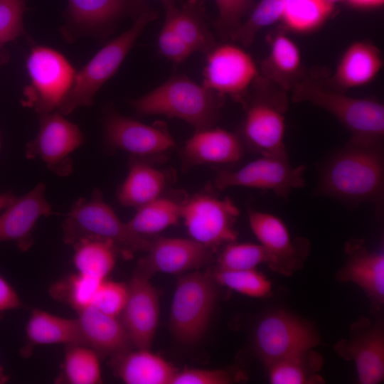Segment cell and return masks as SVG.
Here are the masks:
<instances>
[{
    "label": "cell",
    "mask_w": 384,
    "mask_h": 384,
    "mask_svg": "<svg viewBox=\"0 0 384 384\" xmlns=\"http://www.w3.org/2000/svg\"><path fill=\"white\" fill-rule=\"evenodd\" d=\"M316 192L352 205L372 203L380 216L384 194L383 143L349 139L326 161Z\"/></svg>",
    "instance_id": "6da1fadb"
},
{
    "label": "cell",
    "mask_w": 384,
    "mask_h": 384,
    "mask_svg": "<svg viewBox=\"0 0 384 384\" xmlns=\"http://www.w3.org/2000/svg\"><path fill=\"white\" fill-rule=\"evenodd\" d=\"M290 91L293 102L311 103L334 116L350 132V140L383 142L384 106L380 102L348 96L324 79L307 73Z\"/></svg>",
    "instance_id": "7a4b0ae2"
},
{
    "label": "cell",
    "mask_w": 384,
    "mask_h": 384,
    "mask_svg": "<svg viewBox=\"0 0 384 384\" xmlns=\"http://www.w3.org/2000/svg\"><path fill=\"white\" fill-rule=\"evenodd\" d=\"M223 95L184 74H174L147 94L129 100L137 114L178 118L196 130L212 127L219 119Z\"/></svg>",
    "instance_id": "3957f363"
},
{
    "label": "cell",
    "mask_w": 384,
    "mask_h": 384,
    "mask_svg": "<svg viewBox=\"0 0 384 384\" xmlns=\"http://www.w3.org/2000/svg\"><path fill=\"white\" fill-rule=\"evenodd\" d=\"M287 93L262 75L255 79L244 105L246 113L239 135L244 146L260 155L287 151Z\"/></svg>",
    "instance_id": "277c9868"
},
{
    "label": "cell",
    "mask_w": 384,
    "mask_h": 384,
    "mask_svg": "<svg viewBox=\"0 0 384 384\" xmlns=\"http://www.w3.org/2000/svg\"><path fill=\"white\" fill-rule=\"evenodd\" d=\"M62 228L64 242L72 246L82 239H98L111 241L128 252H146L153 240L132 233L103 201L98 189L90 200L80 198L72 205Z\"/></svg>",
    "instance_id": "5b68a950"
},
{
    "label": "cell",
    "mask_w": 384,
    "mask_h": 384,
    "mask_svg": "<svg viewBox=\"0 0 384 384\" xmlns=\"http://www.w3.org/2000/svg\"><path fill=\"white\" fill-rule=\"evenodd\" d=\"M159 16L149 9L134 21L132 27L100 49L78 72L56 112L65 116L80 107L90 106L100 88L117 72L145 27Z\"/></svg>",
    "instance_id": "8992f818"
},
{
    "label": "cell",
    "mask_w": 384,
    "mask_h": 384,
    "mask_svg": "<svg viewBox=\"0 0 384 384\" xmlns=\"http://www.w3.org/2000/svg\"><path fill=\"white\" fill-rule=\"evenodd\" d=\"M215 283L208 272L193 270L179 277L170 315L171 332L178 341L191 345L206 332L217 298Z\"/></svg>",
    "instance_id": "52a82bcc"
},
{
    "label": "cell",
    "mask_w": 384,
    "mask_h": 384,
    "mask_svg": "<svg viewBox=\"0 0 384 384\" xmlns=\"http://www.w3.org/2000/svg\"><path fill=\"white\" fill-rule=\"evenodd\" d=\"M30 80L23 90V106L39 115L57 110L73 84L76 71L60 52L49 47L36 46L26 61Z\"/></svg>",
    "instance_id": "ba28073f"
},
{
    "label": "cell",
    "mask_w": 384,
    "mask_h": 384,
    "mask_svg": "<svg viewBox=\"0 0 384 384\" xmlns=\"http://www.w3.org/2000/svg\"><path fill=\"white\" fill-rule=\"evenodd\" d=\"M319 342V336L311 324L282 310L265 314L253 335L255 352L265 366L311 349Z\"/></svg>",
    "instance_id": "9c48e42d"
},
{
    "label": "cell",
    "mask_w": 384,
    "mask_h": 384,
    "mask_svg": "<svg viewBox=\"0 0 384 384\" xmlns=\"http://www.w3.org/2000/svg\"><path fill=\"white\" fill-rule=\"evenodd\" d=\"M260 156L238 170L219 171L214 180L215 187L219 190L235 186L270 190L284 199L293 190L304 186L306 167L292 166L287 151Z\"/></svg>",
    "instance_id": "30bf717a"
},
{
    "label": "cell",
    "mask_w": 384,
    "mask_h": 384,
    "mask_svg": "<svg viewBox=\"0 0 384 384\" xmlns=\"http://www.w3.org/2000/svg\"><path fill=\"white\" fill-rule=\"evenodd\" d=\"M239 213L229 198L201 193L184 199L181 218L191 238L213 250L235 242Z\"/></svg>",
    "instance_id": "8fae6325"
},
{
    "label": "cell",
    "mask_w": 384,
    "mask_h": 384,
    "mask_svg": "<svg viewBox=\"0 0 384 384\" xmlns=\"http://www.w3.org/2000/svg\"><path fill=\"white\" fill-rule=\"evenodd\" d=\"M203 85L243 105L258 69L249 53L230 43L217 44L206 54Z\"/></svg>",
    "instance_id": "7c38bea8"
},
{
    "label": "cell",
    "mask_w": 384,
    "mask_h": 384,
    "mask_svg": "<svg viewBox=\"0 0 384 384\" xmlns=\"http://www.w3.org/2000/svg\"><path fill=\"white\" fill-rule=\"evenodd\" d=\"M84 142L80 128L58 112L39 115L36 137L26 147L28 159H40L47 167L60 176L73 170L70 154Z\"/></svg>",
    "instance_id": "4fadbf2b"
},
{
    "label": "cell",
    "mask_w": 384,
    "mask_h": 384,
    "mask_svg": "<svg viewBox=\"0 0 384 384\" xmlns=\"http://www.w3.org/2000/svg\"><path fill=\"white\" fill-rule=\"evenodd\" d=\"M248 220L252 233L267 254V265L272 270L289 276L302 267L309 251L306 240H293L285 223L269 213L250 209Z\"/></svg>",
    "instance_id": "5bb4252c"
},
{
    "label": "cell",
    "mask_w": 384,
    "mask_h": 384,
    "mask_svg": "<svg viewBox=\"0 0 384 384\" xmlns=\"http://www.w3.org/2000/svg\"><path fill=\"white\" fill-rule=\"evenodd\" d=\"M351 336L335 345L343 358L353 361L359 383L377 384L384 378V330L381 321L357 319L351 329Z\"/></svg>",
    "instance_id": "9a60e30c"
},
{
    "label": "cell",
    "mask_w": 384,
    "mask_h": 384,
    "mask_svg": "<svg viewBox=\"0 0 384 384\" xmlns=\"http://www.w3.org/2000/svg\"><path fill=\"white\" fill-rule=\"evenodd\" d=\"M149 9L148 0H68L65 18L78 33L104 38L121 20L134 21Z\"/></svg>",
    "instance_id": "2e32d148"
},
{
    "label": "cell",
    "mask_w": 384,
    "mask_h": 384,
    "mask_svg": "<svg viewBox=\"0 0 384 384\" xmlns=\"http://www.w3.org/2000/svg\"><path fill=\"white\" fill-rule=\"evenodd\" d=\"M147 255L139 260L135 272L149 279L156 273L182 274L213 261V250L191 239L153 238Z\"/></svg>",
    "instance_id": "e0dca14e"
},
{
    "label": "cell",
    "mask_w": 384,
    "mask_h": 384,
    "mask_svg": "<svg viewBox=\"0 0 384 384\" xmlns=\"http://www.w3.org/2000/svg\"><path fill=\"white\" fill-rule=\"evenodd\" d=\"M104 135L110 149H121L137 157L160 155L176 145L164 124L148 125L114 111L105 118Z\"/></svg>",
    "instance_id": "ac0fdd59"
},
{
    "label": "cell",
    "mask_w": 384,
    "mask_h": 384,
    "mask_svg": "<svg viewBox=\"0 0 384 384\" xmlns=\"http://www.w3.org/2000/svg\"><path fill=\"white\" fill-rule=\"evenodd\" d=\"M149 279L134 272L127 284V298L120 314L135 348L150 349L159 324V296Z\"/></svg>",
    "instance_id": "d6986e66"
},
{
    "label": "cell",
    "mask_w": 384,
    "mask_h": 384,
    "mask_svg": "<svg viewBox=\"0 0 384 384\" xmlns=\"http://www.w3.org/2000/svg\"><path fill=\"white\" fill-rule=\"evenodd\" d=\"M46 186L38 183L26 194L16 197L0 215V242L14 241L21 251L33 245V230L38 219L53 213L45 198Z\"/></svg>",
    "instance_id": "ffe728a7"
},
{
    "label": "cell",
    "mask_w": 384,
    "mask_h": 384,
    "mask_svg": "<svg viewBox=\"0 0 384 384\" xmlns=\"http://www.w3.org/2000/svg\"><path fill=\"white\" fill-rule=\"evenodd\" d=\"M346 261L337 273L341 282H353L363 289L380 310L384 303V254L370 251L363 240L352 239L346 245Z\"/></svg>",
    "instance_id": "44dd1931"
},
{
    "label": "cell",
    "mask_w": 384,
    "mask_h": 384,
    "mask_svg": "<svg viewBox=\"0 0 384 384\" xmlns=\"http://www.w3.org/2000/svg\"><path fill=\"white\" fill-rule=\"evenodd\" d=\"M243 154L239 135L213 127L196 130L182 150L185 163L189 166L233 164L239 161Z\"/></svg>",
    "instance_id": "7402d4cb"
},
{
    "label": "cell",
    "mask_w": 384,
    "mask_h": 384,
    "mask_svg": "<svg viewBox=\"0 0 384 384\" xmlns=\"http://www.w3.org/2000/svg\"><path fill=\"white\" fill-rule=\"evenodd\" d=\"M269 53L261 64L262 76L288 92L306 74L300 49L282 27L267 36Z\"/></svg>",
    "instance_id": "603a6c76"
},
{
    "label": "cell",
    "mask_w": 384,
    "mask_h": 384,
    "mask_svg": "<svg viewBox=\"0 0 384 384\" xmlns=\"http://www.w3.org/2000/svg\"><path fill=\"white\" fill-rule=\"evenodd\" d=\"M77 313L84 345L93 349L100 358H111L133 347L117 316L106 314L92 306Z\"/></svg>",
    "instance_id": "cb8c5ba5"
},
{
    "label": "cell",
    "mask_w": 384,
    "mask_h": 384,
    "mask_svg": "<svg viewBox=\"0 0 384 384\" xmlns=\"http://www.w3.org/2000/svg\"><path fill=\"white\" fill-rule=\"evenodd\" d=\"M382 67L378 48L368 41H356L343 53L334 73L326 82L333 88L346 92L371 82Z\"/></svg>",
    "instance_id": "d4e9b609"
},
{
    "label": "cell",
    "mask_w": 384,
    "mask_h": 384,
    "mask_svg": "<svg viewBox=\"0 0 384 384\" xmlns=\"http://www.w3.org/2000/svg\"><path fill=\"white\" fill-rule=\"evenodd\" d=\"M116 376L127 384H171L177 369L150 349L132 348L110 358Z\"/></svg>",
    "instance_id": "484cf974"
},
{
    "label": "cell",
    "mask_w": 384,
    "mask_h": 384,
    "mask_svg": "<svg viewBox=\"0 0 384 384\" xmlns=\"http://www.w3.org/2000/svg\"><path fill=\"white\" fill-rule=\"evenodd\" d=\"M162 4L165 19L193 53L207 54L218 44L208 28L204 0H186L180 8L175 2Z\"/></svg>",
    "instance_id": "4316f807"
},
{
    "label": "cell",
    "mask_w": 384,
    "mask_h": 384,
    "mask_svg": "<svg viewBox=\"0 0 384 384\" xmlns=\"http://www.w3.org/2000/svg\"><path fill=\"white\" fill-rule=\"evenodd\" d=\"M26 346L21 353L30 354L35 346L50 344L84 345L77 319H69L34 309L26 329Z\"/></svg>",
    "instance_id": "83f0119b"
},
{
    "label": "cell",
    "mask_w": 384,
    "mask_h": 384,
    "mask_svg": "<svg viewBox=\"0 0 384 384\" xmlns=\"http://www.w3.org/2000/svg\"><path fill=\"white\" fill-rule=\"evenodd\" d=\"M129 164L128 174L117 196L121 205L138 208L161 196L167 178L164 171L143 159L134 156Z\"/></svg>",
    "instance_id": "f1b7e54d"
},
{
    "label": "cell",
    "mask_w": 384,
    "mask_h": 384,
    "mask_svg": "<svg viewBox=\"0 0 384 384\" xmlns=\"http://www.w3.org/2000/svg\"><path fill=\"white\" fill-rule=\"evenodd\" d=\"M184 199L161 196L138 208L126 224L134 234L151 237L177 223L181 218Z\"/></svg>",
    "instance_id": "f546056e"
},
{
    "label": "cell",
    "mask_w": 384,
    "mask_h": 384,
    "mask_svg": "<svg viewBox=\"0 0 384 384\" xmlns=\"http://www.w3.org/2000/svg\"><path fill=\"white\" fill-rule=\"evenodd\" d=\"M324 363L321 354L313 348L288 356L266 366L269 380L273 384L324 383L317 375Z\"/></svg>",
    "instance_id": "4dcf8cb0"
},
{
    "label": "cell",
    "mask_w": 384,
    "mask_h": 384,
    "mask_svg": "<svg viewBox=\"0 0 384 384\" xmlns=\"http://www.w3.org/2000/svg\"><path fill=\"white\" fill-rule=\"evenodd\" d=\"M73 246V262L77 272L104 280L114 269L118 248L112 242L82 239Z\"/></svg>",
    "instance_id": "1f68e13d"
},
{
    "label": "cell",
    "mask_w": 384,
    "mask_h": 384,
    "mask_svg": "<svg viewBox=\"0 0 384 384\" xmlns=\"http://www.w3.org/2000/svg\"><path fill=\"white\" fill-rule=\"evenodd\" d=\"M60 375L56 381L68 384L102 383L100 356L82 344L66 346Z\"/></svg>",
    "instance_id": "d6a6232c"
},
{
    "label": "cell",
    "mask_w": 384,
    "mask_h": 384,
    "mask_svg": "<svg viewBox=\"0 0 384 384\" xmlns=\"http://www.w3.org/2000/svg\"><path fill=\"white\" fill-rule=\"evenodd\" d=\"M334 7L326 0H284L281 21L287 31L310 33L324 23Z\"/></svg>",
    "instance_id": "836d02e7"
},
{
    "label": "cell",
    "mask_w": 384,
    "mask_h": 384,
    "mask_svg": "<svg viewBox=\"0 0 384 384\" xmlns=\"http://www.w3.org/2000/svg\"><path fill=\"white\" fill-rule=\"evenodd\" d=\"M102 281L76 272L55 282L49 293L55 300L78 312L91 306Z\"/></svg>",
    "instance_id": "e575fe53"
},
{
    "label": "cell",
    "mask_w": 384,
    "mask_h": 384,
    "mask_svg": "<svg viewBox=\"0 0 384 384\" xmlns=\"http://www.w3.org/2000/svg\"><path fill=\"white\" fill-rule=\"evenodd\" d=\"M284 0H261L243 20L231 41L250 46L262 28L281 21Z\"/></svg>",
    "instance_id": "d590c367"
},
{
    "label": "cell",
    "mask_w": 384,
    "mask_h": 384,
    "mask_svg": "<svg viewBox=\"0 0 384 384\" xmlns=\"http://www.w3.org/2000/svg\"><path fill=\"white\" fill-rule=\"evenodd\" d=\"M216 283L252 297H265L272 291L270 280L256 269L229 270L215 267L212 272Z\"/></svg>",
    "instance_id": "8d00e7d4"
},
{
    "label": "cell",
    "mask_w": 384,
    "mask_h": 384,
    "mask_svg": "<svg viewBox=\"0 0 384 384\" xmlns=\"http://www.w3.org/2000/svg\"><path fill=\"white\" fill-rule=\"evenodd\" d=\"M268 262V256L260 244L228 243L217 260V268L229 270L256 269Z\"/></svg>",
    "instance_id": "74e56055"
},
{
    "label": "cell",
    "mask_w": 384,
    "mask_h": 384,
    "mask_svg": "<svg viewBox=\"0 0 384 384\" xmlns=\"http://www.w3.org/2000/svg\"><path fill=\"white\" fill-rule=\"evenodd\" d=\"M218 16L213 21L218 36L223 41L230 40L253 8V0H215Z\"/></svg>",
    "instance_id": "f35d334b"
},
{
    "label": "cell",
    "mask_w": 384,
    "mask_h": 384,
    "mask_svg": "<svg viewBox=\"0 0 384 384\" xmlns=\"http://www.w3.org/2000/svg\"><path fill=\"white\" fill-rule=\"evenodd\" d=\"M127 285L104 279L99 284L91 306L108 315L118 316L127 298Z\"/></svg>",
    "instance_id": "ab89813d"
},
{
    "label": "cell",
    "mask_w": 384,
    "mask_h": 384,
    "mask_svg": "<svg viewBox=\"0 0 384 384\" xmlns=\"http://www.w3.org/2000/svg\"><path fill=\"white\" fill-rule=\"evenodd\" d=\"M24 0H0V46L24 33Z\"/></svg>",
    "instance_id": "60d3db41"
},
{
    "label": "cell",
    "mask_w": 384,
    "mask_h": 384,
    "mask_svg": "<svg viewBox=\"0 0 384 384\" xmlns=\"http://www.w3.org/2000/svg\"><path fill=\"white\" fill-rule=\"evenodd\" d=\"M240 376L229 370L185 368L177 370L171 384H229L238 381Z\"/></svg>",
    "instance_id": "b9f144b4"
},
{
    "label": "cell",
    "mask_w": 384,
    "mask_h": 384,
    "mask_svg": "<svg viewBox=\"0 0 384 384\" xmlns=\"http://www.w3.org/2000/svg\"><path fill=\"white\" fill-rule=\"evenodd\" d=\"M157 45L161 54L174 63L185 61L193 53L166 19L159 32Z\"/></svg>",
    "instance_id": "7bdbcfd3"
},
{
    "label": "cell",
    "mask_w": 384,
    "mask_h": 384,
    "mask_svg": "<svg viewBox=\"0 0 384 384\" xmlns=\"http://www.w3.org/2000/svg\"><path fill=\"white\" fill-rule=\"evenodd\" d=\"M22 301L11 284L0 274V319L5 312L21 308Z\"/></svg>",
    "instance_id": "ee69618b"
},
{
    "label": "cell",
    "mask_w": 384,
    "mask_h": 384,
    "mask_svg": "<svg viewBox=\"0 0 384 384\" xmlns=\"http://www.w3.org/2000/svg\"><path fill=\"white\" fill-rule=\"evenodd\" d=\"M351 5L358 8H374L381 6L384 0H346Z\"/></svg>",
    "instance_id": "f6af8a7d"
},
{
    "label": "cell",
    "mask_w": 384,
    "mask_h": 384,
    "mask_svg": "<svg viewBox=\"0 0 384 384\" xmlns=\"http://www.w3.org/2000/svg\"><path fill=\"white\" fill-rule=\"evenodd\" d=\"M16 196L11 193H0V210L6 208L16 199Z\"/></svg>",
    "instance_id": "bcb514c9"
},
{
    "label": "cell",
    "mask_w": 384,
    "mask_h": 384,
    "mask_svg": "<svg viewBox=\"0 0 384 384\" xmlns=\"http://www.w3.org/2000/svg\"><path fill=\"white\" fill-rule=\"evenodd\" d=\"M9 380V376L4 373V368L0 365V384L5 383Z\"/></svg>",
    "instance_id": "7dc6e473"
},
{
    "label": "cell",
    "mask_w": 384,
    "mask_h": 384,
    "mask_svg": "<svg viewBox=\"0 0 384 384\" xmlns=\"http://www.w3.org/2000/svg\"><path fill=\"white\" fill-rule=\"evenodd\" d=\"M162 4L166 2H175L176 1H180V0H159ZM186 1V0H183Z\"/></svg>",
    "instance_id": "c3c4849f"
},
{
    "label": "cell",
    "mask_w": 384,
    "mask_h": 384,
    "mask_svg": "<svg viewBox=\"0 0 384 384\" xmlns=\"http://www.w3.org/2000/svg\"><path fill=\"white\" fill-rule=\"evenodd\" d=\"M326 1H328L329 2L334 4L336 2L341 1H343V0H326Z\"/></svg>",
    "instance_id": "681fc988"
}]
</instances>
